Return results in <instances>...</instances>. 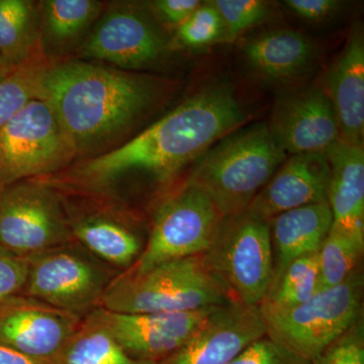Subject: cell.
<instances>
[{
    "label": "cell",
    "mask_w": 364,
    "mask_h": 364,
    "mask_svg": "<svg viewBox=\"0 0 364 364\" xmlns=\"http://www.w3.org/2000/svg\"><path fill=\"white\" fill-rule=\"evenodd\" d=\"M229 364H312V360L289 350L265 335L246 347Z\"/></svg>",
    "instance_id": "obj_31"
},
{
    "label": "cell",
    "mask_w": 364,
    "mask_h": 364,
    "mask_svg": "<svg viewBox=\"0 0 364 364\" xmlns=\"http://www.w3.org/2000/svg\"><path fill=\"white\" fill-rule=\"evenodd\" d=\"M364 238L331 227L318 251L320 289L338 286L361 267Z\"/></svg>",
    "instance_id": "obj_26"
},
{
    "label": "cell",
    "mask_w": 364,
    "mask_h": 364,
    "mask_svg": "<svg viewBox=\"0 0 364 364\" xmlns=\"http://www.w3.org/2000/svg\"><path fill=\"white\" fill-rule=\"evenodd\" d=\"M43 364H156L129 355L90 313L51 359Z\"/></svg>",
    "instance_id": "obj_23"
},
{
    "label": "cell",
    "mask_w": 364,
    "mask_h": 364,
    "mask_svg": "<svg viewBox=\"0 0 364 364\" xmlns=\"http://www.w3.org/2000/svg\"><path fill=\"white\" fill-rule=\"evenodd\" d=\"M68 218L73 240L105 263L126 270L142 253L138 235L116 218L104 215Z\"/></svg>",
    "instance_id": "obj_21"
},
{
    "label": "cell",
    "mask_w": 364,
    "mask_h": 364,
    "mask_svg": "<svg viewBox=\"0 0 364 364\" xmlns=\"http://www.w3.org/2000/svg\"><path fill=\"white\" fill-rule=\"evenodd\" d=\"M242 51L248 65L270 81H287L299 76L315 56L311 41L289 28L255 36L244 43Z\"/></svg>",
    "instance_id": "obj_20"
},
{
    "label": "cell",
    "mask_w": 364,
    "mask_h": 364,
    "mask_svg": "<svg viewBox=\"0 0 364 364\" xmlns=\"http://www.w3.org/2000/svg\"><path fill=\"white\" fill-rule=\"evenodd\" d=\"M41 31L57 45L68 44L97 20L102 4L95 0H46L39 6Z\"/></svg>",
    "instance_id": "obj_24"
},
{
    "label": "cell",
    "mask_w": 364,
    "mask_h": 364,
    "mask_svg": "<svg viewBox=\"0 0 364 364\" xmlns=\"http://www.w3.org/2000/svg\"><path fill=\"white\" fill-rule=\"evenodd\" d=\"M339 124L340 140L363 147L364 39L354 28L343 50L330 67L322 85Z\"/></svg>",
    "instance_id": "obj_17"
},
{
    "label": "cell",
    "mask_w": 364,
    "mask_h": 364,
    "mask_svg": "<svg viewBox=\"0 0 364 364\" xmlns=\"http://www.w3.org/2000/svg\"><path fill=\"white\" fill-rule=\"evenodd\" d=\"M202 4L198 0H155L148 6L158 21L176 30Z\"/></svg>",
    "instance_id": "obj_33"
},
{
    "label": "cell",
    "mask_w": 364,
    "mask_h": 364,
    "mask_svg": "<svg viewBox=\"0 0 364 364\" xmlns=\"http://www.w3.org/2000/svg\"><path fill=\"white\" fill-rule=\"evenodd\" d=\"M70 225L57 188L40 178L0 188V243L28 258L72 243Z\"/></svg>",
    "instance_id": "obj_8"
},
{
    "label": "cell",
    "mask_w": 364,
    "mask_h": 364,
    "mask_svg": "<svg viewBox=\"0 0 364 364\" xmlns=\"http://www.w3.org/2000/svg\"><path fill=\"white\" fill-rule=\"evenodd\" d=\"M39 7L28 0H0V52L14 66L43 58Z\"/></svg>",
    "instance_id": "obj_22"
},
{
    "label": "cell",
    "mask_w": 364,
    "mask_h": 364,
    "mask_svg": "<svg viewBox=\"0 0 364 364\" xmlns=\"http://www.w3.org/2000/svg\"><path fill=\"white\" fill-rule=\"evenodd\" d=\"M203 261L230 299L259 306L272 284L273 258L269 222L247 212L223 218Z\"/></svg>",
    "instance_id": "obj_6"
},
{
    "label": "cell",
    "mask_w": 364,
    "mask_h": 364,
    "mask_svg": "<svg viewBox=\"0 0 364 364\" xmlns=\"http://www.w3.org/2000/svg\"><path fill=\"white\" fill-rule=\"evenodd\" d=\"M75 157L52 107L35 98L0 130V188L64 171Z\"/></svg>",
    "instance_id": "obj_7"
},
{
    "label": "cell",
    "mask_w": 364,
    "mask_h": 364,
    "mask_svg": "<svg viewBox=\"0 0 364 364\" xmlns=\"http://www.w3.org/2000/svg\"><path fill=\"white\" fill-rule=\"evenodd\" d=\"M231 88H205L135 138L61 172V184L90 193H109L134 174L172 178L215 142L245 122Z\"/></svg>",
    "instance_id": "obj_1"
},
{
    "label": "cell",
    "mask_w": 364,
    "mask_h": 364,
    "mask_svg": "<svg viewBox=\"0 0 364 364\" xmlns=\"http://www.w3.org/2000/svg\"><path fill=\"white\" fill-rule=\"evenodd\" d=\"M49 64L43 57L0 78V130L31 100L40 98L43 76Z\"/></svg>",
    "instance_id": "obj_27"
},
{
    "label": "cell",
    "mask_w": 364,
    "mask_h": 364,
    "mask_svg": "<svg viewBox=\"0 0 364 364\" xmlns=\"http://www.w3.org/2000/svg\"><path fill=\"white\" fill-rule=\"evenodd\" d=\"M168 44L148 16L135 7L121 4L112 6L100 18L79 55L134 70L154 64L168 51Z\"/></svg>",
    "instance_id": "obj_11"
},
{
    "label": "cell",
    "mask_w": 364,
    "mask_h": 364,
    "mask_svg": "<svg viewBox=\"0 0 364 364\" xmlns=\"http://www.w3.org/2000/svg\"><path fill=\"white\" fill-rule=\"evenodd\" d=\"M318 291L320 269L317 251L291 261L270 287L260 306L274 310L293 308L305 303Z\"/></svg>",
    "instance_id": "obj_25"
},
{
    "label": "cell",
    "mask_w": 364,
    "mask_h": 364,
    "mask_svg": "<svg viewBox=\"0 0 364 364\" xmlns=\"http://www.w3.org/2000/svg\"><path fill=\"white\" fill-rule=\"evenodd\" d=\"M223 21L226 41H232L249 28L263 23L270 14L269 6L262 0H214Z\"/></svg>",
    "instance_id": "obj_29"
},
{
    "label": "cell",
    "mask_w": 364,
    "mask_h": 364,
    "mask_svg": "<svg viewBox=\"0 0 364 364\" xmlns=\"http://www.w3.org/2000/svg\"><path fill=\"white\" fill-rule=\"evenodd\" d=\"M0 364H38L20 352L0 345Z\"/></svg>",
    "instance_id": "obj_35"
},
{
    "label": "cell",
    "mask_w": 364,
    "mask_h": 364,
    "mask_svg": "<svg viewBox=\"0 0 364 364\" xmlns=\"http://www.w3.org/2000/svg\"><path fill=\"white\" fill-rule=\"evenodd\" d=\"M330 166L327 202L333 228L364 238V150L338 140L325 152Z\"/></svg>",
    "instance_id": "obj_18"
},
{
    "label": "cell",
    "mask_w": 364,
    "mask_h": 364,
    "mask_svg": "<svg viewBox=\"0 0 364 364\" xmlns=\"http://www.w3.org/2000/svg\"><path fill=\"white\" fill-rule=\"evenodd\" d=\"M332 224V212L328 202L294 208L270 220L273 258L270 287L291 261L318 251Z\"/></svg>",
    "instance_id": "obj_19"
},
{
    "label": "cell",
    "mask_w": 364,
    "mask_h": 364,
    "mask_svg": "<svg viewBox=\"0 0 364 364\" xmlns=\"http://www.w3.org/2000/svg\"><path fill=\"white\" fill-rule=\"evenodd\" d=\"M222 220L205 193L184 184L157 208L147 244L126 270L141 273L167 261L202 255L214 240Z\"/></svg>",
    "instance_id": "obj_10"
},
{
    "label": "cell",
    "mask_w": 364,
    "mask_h": 364,
    "mask_svg": "<svg viewBox=\"0 0 364 364\" xmlns=\"http://www.w3.org/2000/svg\"><path fill=\"white\" fill-rule=\"evenodd\" d=\"M329 178L325 153L291 155L253 198L246 212L269 222L287 210L327 202Z\"/></svg>",
    "instance_id": "obj_16"
},
{
    "label": "cell",
    "mask_w": 364,
    "mask_h": 364,
    "mask_svg": "<svg viewBox=\"0 0 364 364\" xmlns=\"http://www.w3.org/2000/svg\"><path fill=\"white\" fill-rule=\"evenodd\" d=\"M28 270L26 258L16 255L0 243V304L23 291Z\"/></svg>",
    "instance_id": "obj_32"
},
{
    "label": "cell",
    "mask_w": 364,
    "mask_h": 364,
    "mask_svg": "<svg viewBox=\"0 0 364 364\" xmlns=\"http://www.w3.org/2000/svg\"><path fill=\"white\" fill-rule=\"evenodd\" d=\"M148 78L85 61L49 64L40 98L52 107L76 157L104 147L152 104Z\"/></svg>",
    "instance_id": "obj_2"
},
{
    "label": "cell",
    "mask_w": 364,
    "mask_h": 364,
    "mask_svg": "<svg viewBox=\"0 0 364 364\" xmlns=\"http://www.w3.org/2000/svg\"><path fill=\"white\" fill-rule=\"evenodd\" d=\"M268 128L287 154L325 153L340 140L336 114L322 86L279 98Z\"/></svg>",
    "instance_id": "obj_15"
},
{
    "label": "cell",
    "mask_w": 364,
    "mask_h": 364,
    "mask_svg": "<svg viewBox=\"0 0 364 364\" xmlns=\"http://www.w3.org/2000/svg\"><path fill=\"white\" fill-rule=\"evenodd\" d=\"M265 335L260 305L229 301L217 306L177 350L156 364H229Z\"/></svg>",
    "instance_id": "obj_14"
},
{
    "label": "cell",
    "mask_w": 364,
    "mask_h": 364,
    "mask_svg": "<svg viewBox=\"0 0 364 364\" xmlns=\"http://www.w3.org/2000/svg\"><path fill=\"white\" fill-rule=\"evenodd\" d=\"M364 279L359 267L338 286L320 289L289 309L261 306L267 336L313 360L363 316Z\"/></svg>",
    "instance_id": "obj_5"
},
{
    "label": "cell",
    "mask_w": 364,
    "mask_h": 364,
    "mask_svg": "<svg viewBox=\"0 0 364 364\" xmlns=\"http://www.w3.org/2000/svg\"><path fill=\"white\" fill-rule=\"evenodd\" d=\"M82 320L39 299L16 294L0 304V345L43 364L64 346Z\"/></svg>",
    "instance_id": "obj_13"
},
{
    "label": "cell",
    "mask_w": 364,
    "mask_h": 364,
    "mask_svg": "<svg viewBox=\"0 0 364 364\" xmlns=\"http://www.w3.org/2000/svg\"><path fill=\"white\" fill-rule=\"evenodd\" d=\"M233 301L202 255L167 261L141 273L117 274L100 308L117 313H176Z\"/></svg>",
    "instance_id": "obj_4"
},
{
    "label": "cell",
    "mask_w": 364,
    "mask_h": 364,
    "mask_svg": "<svg viewBox=\"0 0 364 364\" xmlns=\"http://www.w3.org/2000/svg\"><path fill=\"white\" fill-rule=\"evenodd\" d=\"M25 296L85 318L95 309L116 275L71 243L26 258Z\"/></svg>",
    "instance_id": "obj_9"
},
{
    "label": "cell",
    "mask_w": 364,
    "mask_h": 364,
    "mask_svg": "<svg viewBox=\"0 0 364 364\" xmlns=\"http://www.w3.org/2000/svg\"><path fill=\"white\" fill-rule=\"evenodd\" d=\"M226 41L223 21L212 2H205L176 30L168 51L200 50Z\"/></svg>",
    "instance_id": "obj_28"
},
{
    "label": "cell",
    "mask_w": 364,
    "mask_h": 364,
    "mask_svg": "<svg viewBox=\"0 0 364 364\" xmlns=\"http://www.w3.org/2000/svg\"><path fill=\"white\" fill-rule=\"evenodd\" d=\"M287 155L267 124L237 129L203 153L186 183L205 193L223 218L231 217L247 210Z\"/></svg>",
    "instance_id": "obj_3"
},
{
    "label": "cell",
    "mask_w": 364,
    "mask_h": 364,
    "mask_svg": "<svg viewBox=\"0 0 364 364\" xmlns=\"http://www.w3.org/2000/svg\"><path fill=\"white\" fill-rule=\"evenodd\" d=\"M16 67L18 66H14V64H11V62L4 56V54L0 52V78L4 77L7 74L11 73Z\"/></svg>",
    "instance_id": "obj_36"
},
{
    "label": "cell",
    "mask_w": 364,
    "mask_h": 364,
    "mask_svg": "<svg viewBox=\"0 0 364 364\" xmlns=\"http://www.w3.org/2000/svg\"><path fill=\"white\" fill-rule=\"evenodd\" d=\"M312 364H364L363 316L314 358Z\"/></svg>",
    "instance_id": "obj_30"
},
{
    "label": "cell",
    "mask_w": 364,
    "mask_h": 364,
    "mask_svg": "<svg viewBox=\"0 0 364 364\" xmlns=\"http://www.w3.org/2000/svg\"><path fill=\"white\" fill-rule=\"evenodd\" d=\"M284 4L299 18L310 23L327 20L341 6L337 0H286Z\"/></svg>",
    "instance_id": "obj_34"
},
{
    "label": "cell",
    "mask_w": 364,
    "mask_h": 364,
    "mask_svg": "<svg viewBox=\"0 0 364 364\" xmlns=\"http://www.w3.org/2000/svg\"><path fill=\"white\" fill-rule=\"evenodd\" d=\"M215 306L176 313H117L93 310L97 318L129 355L157 363L181 346Z\"/></svg>",
    "instance_id": "obj_12"
}]
</instances>
